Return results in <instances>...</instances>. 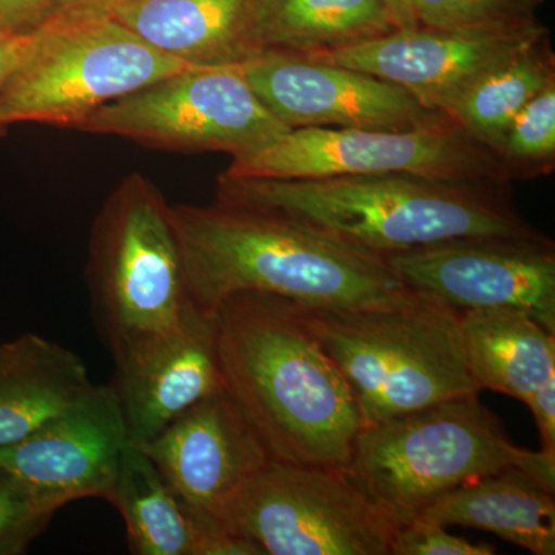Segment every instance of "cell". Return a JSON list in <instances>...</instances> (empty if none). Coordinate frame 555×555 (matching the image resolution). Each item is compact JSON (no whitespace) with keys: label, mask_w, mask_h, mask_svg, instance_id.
<instances>
[{"label":"cell","mask_w":555,"mask_h":555,"mask_svg":"<svg viewBox=\"0 0 555 555\" xmlns=\"http://www.w3.org/2000/svg\"><path fill=\"white\" fill-rule=\"evenodd\" d=\"M185 291L211 312L238 294H264L308 308H392L414 298L386 259L298 219L218 201L170 207Z\"/></svg>","instance_id":"1"},{"label":"cell","mask_w":555,"mask_h":555,"mask_svg":"<svg viewBox=\"0 0 555 555\" xmlns=\"http://www.w3.org/2000/svg\"><path fill=\"white\" fill-rule=\"evenodd\" d=\"M208 315L222 386L270 456L345 469L363 415L297 302L238 294Z\"/></svg>","instance_id":"2"},{"label":"cell","mask_w":555,"mask_h":555,"mask_svg":"<svg viewBox=\"0 0 555 555\" xmlns=\"http://www.w3.org/2000/svg\"><path fill=\"white\" fill-rule=\"evenodd\" d=\"M503 185L412 175L219 177L218 201L286 215L385 258L452 240L542 236L517 214Z\"/></svg>","instance_id":"3"},{"label":"cell","mask_w":555,"mask_h":555,"mask_svg":"<svg viewBox=\"0 0 555 555\" xmlns=\"http://www.w3.org/2000/svg\"><path fill=\"white\" fill-rule=\"evenodd\" d=\"M521 469L555 489V455L509 440L477 393L363 426L345 474L396 528L452 489Z\"/></svg>","instance_id":"4"},{"label":"cell","mask_w":555,"mask_h":555,"mask_svg":"<svg viewBox=\"0 0 555 555\" xmlns=\"http://www.w3.org/2000/svg\"><path fill=\"white\" fill-rule=\"evenodd\" d=\"M298 308L352 389L364 426L478 393L463 350L462 312L440 299L416 292L392 308Z\"/></svg>","instance_id":"5"},{"label":"cell","mask_w":555,"mask_h":555,"mask_svg":"<svg viewBox=\"0 0 555 555\" xmlns=\"http://www.w3.org/2000/svg\"><path fill=\"white\" fill-rule=\"evenodd\" d=\"M90 280L115 361L179 331L195 309L185 291L170 206L142 175L124 179L98 218Z\"/></svg>","instance_id":"6"},{"label":"cell","mask_w":555,"mask_h":555,"mask_svg":"<svg viewBox=\"0 0 555 555\" xmlns=\"http://www.w3.org/2000/svg\"><path fill=\"white\" fill-rule=\"evenodd\" d=\"M0 90V129L38 122L76 129L109 102L190 67L115 17H50Z\"/></svg>","instance_id":"7"},{"label":"cell","mask_w":555,"mask_h":555,"mask_svg":"<svg viewBox=\"0 0 555 555\" xmlns=\"http://www.w3.org/2000/svg\"><path fill=\"white\" fill-rule=\"evenodd\" d=\"M360 175H412L448 182L506 184L491 150L447 115L406 130L294 129L232 156L221 177L317 179Z\"/></svg>","instance_id":"8"},{"label":"cell","mask_w":555,"mask_h":555,"mask_svg":"<svg viewBox=\"0 0 555 555\" xmlns=\"http://www.w3.org/2000/svg\"><path fill=\"white\" fill-rule=\"evenodd\" d=\"M225 525L269 555H390L397 529L345 470L278 460L248 480Z\"/></svg>","instance_id":"9"},{"label":"cell","mask_w":555,"mask_h":555,"mask_svg":"<svg viewBox=\"0 0 555 555\" xmlns=\"http://www.w3.org/2000/svg\"><path fill=\"white\" fill-rule=\"evenodd\" d=\"M76 130L232 156L288 131L258 100L240 67L181 69L98 108Z\"/></svg>","instance_id":"10"},{"label":"cell","mask_w":555,"mask_h":555,"mask_svg":"<svg viewBox=\"0 0 555 555\" xmlns=\"http://www.w3.org/2000/svg\"><path fill=\"white\" fill-rule=\"evenodd\" d=\"M408 287L460 310L516 309L555 332V246L537 238H465L385 257Z\"/></svg>","instance_id":"11"},{"label":"cell","mask_w":555,"mask_h":555,"mask_svg":"<svg viewBox=\"0 0 555 555\" xmlns=\"http://www.w3.org/2000/svg\"><path fill=\"white\" fill-rule=\"evenodd\" d=\"M240 69L262 105L288 130H406L444 116L397 83L288 51L264 50Z\"/></svg>","instance_id":"12"},{"label":"cell","mask_w":555,"mask_h":555,"mask_svg":"<svg viewBox=\"0 0 555 555\" xmlns=\"http://www.w3.org/2000/svg\"><path fill=\"white\" fill-rule=\"evenodd\" d=\"M129 443L115 387L94 385L75 408L0 448V469L54 516L76 500H108Z\"/></svg>","instance_id":"13"},{"label":"cell","mask_w":555,"mask_h":555,"mask_svg":"<svg viewBox=\"0 0 555 555\" xmlns=\"http://www.w3.org/2000/svg\"><path fill=\"white\" fill-rule=\"evenodd\" d=\"M546 36L550 30L540 22L518 31L441 30L416 25L308 57L397 83L426 108L444 113L483 73Z\"/></svg>","instance_id":"14"},{"label":"cell","mask_w":555,"mask_h":555,"mask_svg":"<svg viewBox=\"0 0 555 555\" xmlns=\"http://www.w3.org/2000/svg\"><path fill=\"white\" fill-rule=\"evenodd\" d=\"M141 448L193 516L224 526L244 486L273 460L224 389Z\"/></svg>","instance_id":"15"},{"label":"cell","mask_w":555,"mask_h":555,"mask_svg":"<svg viewBox=\"0 0 555 555\" xmlns=\"http://www.w3.org/2000/svg\"><path fill=\"white\" fill-rule=\"evenodd\" d=\"M116 383L129 440L145 447L222 386L214 323L193 309L184 326L116 360Z\"/></svg>","instance_id":"16"},{"label":"cell","mask_w":555,"mask_h":555,"mask_svg":"<svg viewBox=\"0 0 555 555\" xmlns=\"http://www.w3.org/2000/svg\"><path fill=\"white\" fill-rule=\"evenodd\" d=\"M262 0H134L113 14L149 46L190 67H240L262 53Z\"/></svg>","instance_id":"17"},{"label":"cell","mask_w":555,"mask_h":555,"mask_svg":"<svg viewBox=\"0 0 555 555\" xmlns=\"http://www.w3.org/2000/svg\"><path fill=\"white\" fill-rule=\"evenodd\" d=\"M107 502L126 524L138 555H230L236 537L228 526L201 520L178 499L144 448L127 444Z\"/></svg>","instance_id":"18"},{"label":"cell","mask_w":555,"mask_h":555,"mask_svg":"<svg viewBox=\"0 0 555 555\" xmlns=\"http://www.w3.org/2000/svg\"><path fill=\"white\" fill-rule=\"evenodd\" d=\"M82 358L24 334L0 345V448L17 443L79 404L93 389Z\"/></svg>","instance_id":"19"},{"label":"cell","mask_w":555,"mask_h":555,"mask_svg":"<svg viewBox=\"0 0 555 555\" xmlns=\"http://www.w3.org/2000/svg\"><path fill=\"white\" fill-rule=\"evenodd\" d=\"M554 492L525 470L506 469L438 496L418 518L483 529L531 554L554 555Z\"/></svg>","instance_id":"20"},{"label":"cell","mask_w":555,"mask_h":555,"mask_svg":"<svg viewBox=\"0 0 555 555\" xmlns=\"http://www.w3.org/2000/svg\"><path fill=\"white\" fill-rule=\"evenodd\" d=\"M463 350L477 389L526 401L555 377V332L516 309L463 310Z\"/></svg>","instance_id":"21"},{"label":"cell","mask_w":555,"mask_h":555,"mask_svg":"<svg viewBox=\"0 0 555 555\" xmlns=\"http://www.w3.org/2000/svg\"><path fill=\"white\" fill-rule=\"evenodd\" d=\"M258 30L264 50L317 56L398 27L383 0H262Z\"/></svg>","instance_id":"22"},{"label":"cell","mask_w":555,"mask_h":555,"mask_svg":"<svg viewBox=\"0 0 555 555\" xmlns=\"http://www.w3.org/2000/svg\"><path fill=\"white\" fill-rule=\"evenodd\" d=\"M553 80L555 54L546 36L483 73L444 115L495 155L518 113Z\"/></svg>","instance_id":"23"},{"label":"cell","mask_w":555,"mask_h":555,"mask_svg":"<svg viewBox=\"0 0 555 555\" xmlns=\"http://www.w3.org/2000/svg\"><path fill=\"white\" fill-rule=\"evenodd\" d=\"M506 181L534 179L555 169V80L532 98L495 153Z\"/></svg>","instance_id":"24"},{"label":"cell","mask_w":555,"mask_h":555,"mask_svg":"<svg viewBox=\"0 0 555 555\" xmlns=\"http://www.w3.org/2000/svg\"><path fill=\"white\" fill-rule=\"evenodd\" d=\"M543 0H414L416 25L462 31H518L539 24Z\"/></svg>","instance_id":"25"},{"label":"cell","mask_w":555,"mask_h":555,"mask_svg":"<svg viewBox=\"0 0 555 555\" xmlns=\"http://www.w3.org/2000/svg\"><path fill=\"white\" fill-rule=\"evenodd\" d=\"M51 517L0 469V555L25 553Z\"/></svg>","instance_id":"26"},{"label":"cell","mask_w":555,"mask_h":555,"mask_svg":"<svg viewBox=\"0 0 555 555\" xmlns=\"http://www.w3.org/2000/svg\"><path fill=\"white\" fill-rule=\"evenodd\" d=\"M494 545L470 543L449 534L444 526L416 518L400 526L390 542V555H494Z\"/></svg>","instance_id":"27"},{"label":"cell","mask_w":555,"mask_h":555,"mask_svg":"<svg viewBox=\"0 0 555 555\" xmlns=\"http://www.w3.org/2000/svg\"><path fill=\"white\" fill-rule=\"evenodd\" d=\"M57 0H0V28L28 33L40 27L56 9Z\"/></svg>","instance_id":"28"},{"label":"cell","mask_w":555,"mask_h":555,"mask_svg":"<svg viewBox=\"0 0 555 555\" xmlns=\"http://www.w3.org/2000/svg\"><path fill=\"white\" fill-rule=\"evenodd\" d=\"M35 30L14 33L0 28V90L35 49ZM5 130L0 129V137Z\"/></svg>","instance_id":"29"},{"label":"cell","mask_w":555,"mask_h":555,"mask_svg":"<svg viewBox=\"0 0 555 555\" xmlns=\"http://www.w3.org/2000/svg\"><path fill=\"white\" fill-rule=\"evenodd\" d=\"M526 404L534 415L542 438V451L555 455V377L547 379Z\"/></svg>","instance_id":"30"},{"label":"cell","mask_w":555,"mask_h":555,"mask_svg":"<svg viewBox=\"0 0 555 555\" xmlns=\"http://www.w3.org/2000/svg\"><path fill=\"white\" fill-rule=\"evenodd\" d=\"M131 2L134 0H57L50 17H112Z\"/></svg>","instance_id":"31"},{"label":"cell","mask_w":555,"mask_h":555,"mask_svg":"<svg viewBox=\"0 0 555 555\" xmlns=\"http://www.w3.org/2000/svg\"><path fill=\"white\" fill-rule=\"evenodd\" d=\"M383 3L396 21L398 30L416 27L414 0H383Z\"/></svg>","instance_id":"32"}]
</instances>
